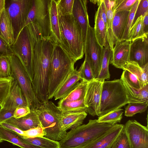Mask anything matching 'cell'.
<instances>
[{
  "label": "cell",
  "mask_w": 148,
  "mask_h": 148,
  "mask_svg": "<svg viewBox=\"0 0 148 148\" xmlns=\"http://www.w3.org/2000/svg\"><path fill=\"white\" fill-rule=\"evenodd\" d=\"M120 79L131 87L136 90H140L143 86L135 76L126 70H123Z\"/></svg>",
  "instance_id": "37"
},
{
  "label": "cell",
  "mask_w": 148,
  "mask_h": 148,
  "mask_svg": "<svg viewBox=\"0 0 148 148\" xmlns=\"http://www.w3.org/2000/svg\"><path fill=\"white\" fill-rule=\"evenodd\" d=\"M95 18L94 32L96 38L99 45L104 47L106 40V25L102 19L101 15V7L100 3L98 6Z\"/></svg>",
  "instance_id": "25"
},
{
  "label": "cell",
  "mask_w": 148,
  "mask_h": 148,
  "mask_svg": "<svg viewBox=\"0 0 148 148\" xmlns=\"http://www.w3.org/2000/svg\"><path fill=\"white\" fill-rule=\"evenodd\" d=\"M126 70L135 76L142 86L148 84V63L141 67L136 62H128L122 68Z\"/></svg>",
  "instance_id": "26"
},
{
  "label": "cell",
  "mask_w": 148,
  "mask_h": 148,
  "mask_svg": "<svg viewBox=\"0 0 148 148\" xmlns=\"http://www.w3.org/2000/svg\"><path fill=\"white\" fill-rule=\"evenodd\" d=\"M111 148H131L124 126Z\"/></svg>",
  "instance_id": "41"
},
{
  "label": "cell",
  "mask_w": 148,
  "mask_h": 148,
  "mask_svg": "<svg viewBox=\"0 0 148 148\" xmlns=\"http://www.w3.org/2000/svg\"><path fill=\"white\" fill-rule=\"evenodd\" d=\"M90 1L94 4H96L97 2V0H91Z\"/></svg>",
  "instance_id": "52"
},
{
  "label": "cell",
  "mask_w": 148,
  "mask_h": 148,
  "mask_svg": "<svg viewBox=\"0 0 148 148\" xmlns=\"http://www.w3.org/2000/svg\"><path fill=\"white\" fill-rule=\"evenodd\" d=\"M30 112L31 109L28 106L19 107L14 110L13 117L19 119L26 116Z\"/></svg>",
  "instance_id": "45"
},
{
  "label": "cell",
  "mask_w": 148,
  "mask_h": 148,
  "mask_svg": "<svg viewBox=\"0 0 148 148\" xmlns=\"http://www.w3.org/2000/svg\"><path fill=\"white\" fill-rule=\"evenodd\" d=\"M13 54L10 47L0 37V57H9Z\"/></svg>",
  "instance_id": "46"
},
{
  "label": "cell",
  "mask_w": 148,
  "mask_h": 148,
  "mask_svg": "<svg viewBox=\"0 0 148 148\" xmlns=\"http://www.w3.org/2000/svg\"><path fill=\"white\" fill-rule=\"evenodd\" d=\"M130 11L114 12L112 23V32L114 46L117 42L120 40L122 37Z\"/></svg>",
  "instance_id": "20"
},
{
  "label": "cell",
  "mask_w": 148,
  "mask_h": 148,
  "mask_svg": "<svg viewBox=\"0 0 148 148\" xmlns=\"http://www.w3.org/2000/svg\"><path fill=\"white\" fill-rule=\"evenodd\" d=\"M24 131L41 126L38 116L35 110L26 116L19 119L11 118L5 122Z\"/></svg>",
  "instance_id": "19"
},
{
  "label": "cell",
  "mask_w": 148,
  "mask_h": 148,
  "mask_svg": "<svg viewBox=\"0 0 148 148\" xmlns=\"http://www.w3.org/2000/svg\"><path fill=\"white\" fill-rule=\"evenodd\" d=\"M85 60L89 64L95 79L97 78L101 68L103 54V47L99 44L96 38L94 28L88 27L84 47Z\"/></svg>",
  "instance_id": "10"
},
{
  "label": "cell",
  "mask_w": 148,
  "mask_h": 148,
  "mask_svg": "<svg viewBox=\"0 0 148 148\" xmlns=\"http://www.w3.org/2000/svg\"><path fill=\"white\" fill-rule=\"evenodd\" d=\"M143 17L141 16L138 17L131 27L129 33L128 40L132 41L138 38L146 35L144 34L142 30Z\"/></svg>",
  "instance_id": "35"
},
{
  "label": "cell",
  "mask_w": 148,
  "mask_h": 148,
  "mask_svg": "<svg viewBox=\"0 0 148 148\" xmlns=\"http://www.w3.org/2000/svg\"><path fill=\"white\" fill-rule=\"evenodd\" d=\"M131 148H148L147 127L136 120H129L124 125Z\"/></svg>",
  "instance_id": "12"
},
{
  "label": "cell",
  "mask_w": 148,
  "mask_h": 148,
  "mask_svg": "<svg viewBox=\"0 0 148 148\" xmlns=\"http://www.w3.org/2000/svg\"><path fill=\"white\" fill-rule=\"evenodd\" d=\"M142 30L144 35L148 34V13H147L143 17Z\"/></svg>",
  "instance_id": "49"
},
{
  "label": "cell",
  "mask_w": 148,
  "mask_h": 148,
  "mask_svg": "<svg viewBox=\"0 0 148 148\" xmlns=\"http://www.w3.org/2000/svg\"><path fill=\"white\" fill-rule=\"evenodd\" d=\"M51 0H32L24 27L31 22L36 24L44 38H51L49 16Z\"/></svg>",
  "instance_id": "8"
},
{
  "label": "cell",
  "mask_w": 148,
  "mask_h": 148,
  "mask_svg": "<svg viewBox=\"0 0 148 148\" xmlns=\"http://www.w3.org/2000/svg\"><path fill=\"white\" fill-rule=\"evenodd\" d=\"M130 102L128 93L121 79L104 81L99 117L121 108Z\"/></svg>",
  "instance_id": "5"
},
{
  "label": "cell",
  "mask_w": 148,
  "mask_h": 148,
  "mask_svg": "<svg viewBox=\"0 0 148 148\" xmlns=\"http://www.w3.org/2000/svg\"><path fill=\"white\" fill-rule=\"evenodd\" d=\"M3 141L0 138V143L2 142Z\"/></svg>",
  "instance_id": "53"
},
{
  "label": "cell",
  "mask_w": 148,
  "mask_h": 148,
  "mask_svg": "<svg viewBox=\"0 0 148 148\" xmlns=\"http://www.w3.org/2000/svg\"><path fill=\"white\" fill-rule=\"evenodd\" d=\"M78 71L81 80L89 82L95 79L89 64L85 60Z\"/></svg>",
  "instance_id": "38"
},
{
  "label": "cell",
  "mask_w": 148,
  "mask_h": 148,
  "mask_svg": "<svg viewBox=\"0 0 148 148\" xmlns=\"http://www.w3.org/2000/svg\"><path fill=\"white\" fill-rule=\"evenodd\" d=\"M81 80L79 76L77 68L69 75L55 93V100L62 99L74 89Z\"/></svg>",
  "instance_id": "21"
},
{
  "label": "cell",
  "mask_w": 148,
  "mask_h": 148,
  "mask_svg": "<svg viewBox=\"0 0 148 148\" xmlns=\"http://www.w3.org/2000/svg\"><path fill=\"white\" fill-rule=\"evenodd\" d=\"M105 80L97 79L88 82L84 102L87 112L91 115L99 116L102 87Z\"/></svg>",
  "instance_id": "11"
},
{
  "label": "cell",
  "mask_w": 148,
  "mask_h": 148,
  "mask_svg": "<svg viewBox=\"0 0 148 148\" xmlns=\"http://www.w3.org/2000/svg\"><path fill=\"white\" fill-rule=\"evenodd\" d=\"M11 64L9 57H0V78L11 77Z\"/></svg>",
  "instance_id": "39"
},
{
  "label": "cell",
  "mask_w": 148,
  "mask_h": 148,
  "mask_svg": "<svg viewBox=\"0 0 148 148\" xmlns=\"http://www.w3.org/2000/svg\"><path fill=\"white\" fill-rule=\"evenodd\" d=\"M0 37L10 46L15 41L12 25L5 8L0 17Z\"/></svg>",
  "instance_id": "23"
},
{
  "label": "cell",
  "mask_w": 148,
  "mask_h": 148,
  "mask_svg": "<svg viewBox=\"0 0 148 148\" xmlns=\"http://www.w3.org/2000/svg\"><path fill=\"white\" fill-rule=\"evenodd\" d=\"M139 1V0H136V1L133 4L130 11L123 36L119 41H123L128 40L129 32L132 26L134 17L135 13Z\"/></svg>",
  "instance_id": "40"
},
{
  "label": "cell",
  "mask_w": 148,
  "mask_h": 148,
  "mask_svg": "<svg viewBox=\"0 0 148 148\" xmlns=\"http://www.w3.org/2000/svg\"><path fill=\"white\" fill-rule=\"evenodd\" d=\"M87 4V0H74L72 13L81 28L85 43L87 30L90 26Z\"/></svg>",
  "instance_id": "17"
},
{
  "label": "cell",
  "mask_w": 148,
  "mask_h": 148,
  "mask_svg": "<svg viewBox=\"0 0 148 148\" xmlns=\"http://www.w3.org/2000/svg\"><path fill=\"white\" fill-rule=\"evenodd\" d=\"M106 9L107 17L106 40L110 49L114 47L113 43L112 23L114 15V7L115 0H103Z\"/></svg>",
  "instance_id": "27"
},
{
  "label": "cell",
  "mask_w": 148,
  "mask_h": 148,
  "mask_svg": "<svg viewBox=\"0 0 148 148\" xmlns=\"http://www.w3.org/2000/svg\"><path fill=\"white\" fill-rule=\"evenodd\" d=\"M26 106L27 105L22 91L13 78L8 95L1 108L14 110L18 107Z\"/></svg>",
  "instance_id": "16"
},
{
  "label": "cell",
  "mask_w": 148,
  "mask_h": 148,
  "mask_svg": "<svg viewBox=\"0 0 148 148\" xmlns=\"http://www.w3.org/2000/svg\"><path fill=\"white\" fill-rule=\"evenodd\" d=\"M100 3L101 7V17L102 20L106 26L107 23V17L105 6L103 0H100Z\"/></svg>",
  "instance_id": "50"
},
{
  "label": "cell",
  "mask_w": 148,
  "mask_h": 148,
  "mask_svg": "<svg viewBox=\"0 0 148 148\" xmlns=\"http://www.w3.org/2000/svg\"><path fill=\"white\" fill-rule=\"evenodd\" d=\"M148 105V103L130 102L125 108V115L131 117L136 114L143 112L147 110Z\"/></svg>",
  "instance_id": "33"
},
{
  "label": "cell",
  "mask_w": 148,
  "mask_h": 148,
  "mask_svg": "<svg viewBox=\"0 0 148 148\" xmlns=\"http://www.w3.org/2000/svg\"><path fill=\"white\" fill-rule=\"evenodd\" d=\"M49 16L51 37L55 43L60 44L61 39L59 18L55 0H51Z\"/></svg>",
  "instance_id": "22"
},
{
  "label": "cell",
  "mask_w": 148,
  "mask_h": 148,
  "mask_svg": "<svg viewBox=\"0 0 148 148\" xmlns=\"http://www.w3.org/2000/svg\"><path fill=\"white\" fill-rule=\"evenodd\" d=\"M1 107L0 106V109H1Z\"/></svg>",
  "instance_id": "54"
},
{
  "label": "cell",
  "mask_w": 148,
  "mask_h": 148,
  "mask_svg": "<svg viewBox=\"0 0 148 148\" xmlns=\"http://www.w3.org/2000/svg\"><path fill=\"white\" fill-rule=\"evenodd\" d=\"M6 0H0V17L5 8Z\"/></svg>",
  "instance_id": "51"
},
{
  "label": "cell",
  "mask_w": 148,
  "mask_h": 148,
  "mask_svg": "<svg viewBox=\"0 0 148 148\" xmlns=\"http://www.w3.org/2000/svg\"><path fill=\"white\" fill-rule=\"evenodd\" d=\"M58 16L71 14L74 0H56Z\"/></svg>",
  "instance_id": "36"
},
{
  "label": "cell",
  "mask_w": 148,
  "mask_h": 148,
  "mask_svg": "<svg viewBox=\"0 0 148 148\" xmlns=\"http://www.w3.org/2000/svg\"><path fill=\"white\" fill-rule=\"evenodd\" d=\"M136 0H115L114 11H130Z\"/></svg>",
  "instance_id": "42"
},
{
  "label": "cell",
  "mask_w": 148,
  "mask_h": 148,
  "mask_svg": "<svg viewBox=\"0 0 148 148\" xmlns=\"http://www.w3.org/2000/svg\"><path fill=\"white\" fill-rule=\"evenodd\" d=\"M24 132V134L23 137L29 138L44 136L46 135V133L44 131V129L41 126Z\"/></svg>",
  "instance_id": "44"
},
{
  "label": "cell",
  "mask_w": 148,
  "mask_h": 148,
  "mask_svg": "<svg viewBox=\"0 0 148 148\" xmlns=\"http://www.w3.org/2000/svg\"><path fill=\"white\" fill-rule=\"evenodd\" d=\"M87 115L85 112H62L59 119L62 130L66 132L77 127L82 125Z\"/></svg>",
  "instance_id": "18"
},
{
  "label": "cell",
  "mask_w": 148,
  "mask_h": 148,
  "mask_svg": "<svg viewBox=\"0 0 148 148\" xmlns=\"http://www.w3.org/2000/svg\"><path fill=\"white\" fill-rule=\"evenodd\" d=\"M147 13H148V0H139L132 26L138 17L141 16L143 17Z\"/></svg>",
  "instance_id": "43"
},
{
  "label": "cell",
  "mask_w": 148,
  "mask_h": 148,
  "mask_svg": "<svg viewBox=\"0 0 148 148\" xmlns=\"http://www.w3.org/2000/svg\"><path fill=\"white\" fill-rule=\"evenodd\" d=\"M13 78H0V106L2 107L8 96Z\"/></svg>",
  "instance_id": "34"
},
{
  "label": "cell",
  "mask_w": 148,
  "mask_h": 148,
  "mask_svg": "<svg viewBox=\"0 0 148 148\" xmlns=\"http://www.w3.org/2000/svg\"><path fill=\"white\" fill-rule=\"evenodd\" d=\"M10 47L13 54L20 59L32 83L33 74L32 60L34 47L27 26L19 34Z\"/></svg>",
  "instance_id": "7"
},
{
  "label": "cell",
  "mask_w": 148,
  "mask_h": 148,
  "mask_svg": "<svg viewBox=\"0 0 148 148\" xmlns=\"http://www.w3.org/2000/svg\"><path fill=\"white\" fill-rule=\"evenodd\" d=\"M75 63L60 44H55L49 67V100L53 97L56 91L74 70Z\"/></svg>",
  "instance_id": "3"
},
{
  "label": "cell",
  "mask_w": 148,
  "mask_h": 148,
  "mask_svg": "<svg viewBox=\"0 0 148 148\" xmlns=\"http://www.w3.org/2000/svg\"><path fill=\"white\" fill-rule=\"evenodd\" d=\"M14 112V110H8L1 108L0 109V123L13 117Z\"/></svg>",
  "instance_id": "47"
},
{
  "label": "cell",
  "mask_w": 148,
  "mask_h": 148,
  "mask_svg": "<svg viewBox=\"0 0 148 148\" xmlns=\"http://www.w3.org/2000/svg\"><path fill=\"white\" fill-rule=\"evenodd\" d=\"M88 82L81 80L76 87L68 95L60 100V102L79 101L84 98Z\"/></svg>",
  "instance_id": "29"
},
{
  "label": "cell",
  "mask_w": 148,
  "mask_h": 148,
  "mask_svg": "<svg viewBox=\"0 0 148 148\" xmlns=\"http://www.w3.org/2000/svg\"><path fill=\"white\" fill-rule=\"evenodd\" d=\"M11 67V77L17 82L25 97L31 110H35L39 106V102L33 88L32 83L21 62L15 55L9 57Z\"/></svg>",
  "instance_id": "6"
},
{
  "label": "cell",
  "mask_w": 148,
  "mask_h": 148,
  "mask_svg": "<svg viewBox=\"0 0 148 148\" xmlns=\"http://www.w3.org/2000/svg\"><path fill=\"white\" fill-rule=\"evenodd\" d=\"M112 51L110 49L106 40V44L103 47V54L102 61L101 70L97 79L100 80L109 79L110 74L109 70V66L111 58Z\"/></svg>",
  "instance_id": "28"
},
{
  "label": "cell",
  "mask_w": 148,
  "mask_h": 148,
  "mask_svg": "<svg viewBox=\"0 0 148 148\" xmlns=\"http://www.w3.org/2000/svg\"><path fill=\"white\" fill-rule=\"evenodd\" d=\"M0 138L7 141L21 148H40L26 142L17 133L6 129L0 125Z\"/></svg>",
  "instance_id": "24"
},
{
  "label": "cell",
  "mask_w": 148,
  "mask_h": 148,
  "mask_svg": "<svg viewBox=\"0 0 148 148\" xmlns=\"http://www.w3.org/2000/svg\"><path fill=\"white\" fill-rule=\"evenodd\" d=\"M131 41L127 40L117 42L112 51L110 64L115 67L122 69L129 62L130 46Z\"/></svg>",
  "instance_id": "14"
},
{
  "label": "cell",
  "mask_w": 148,
  "mask_h": 148,
  "mask_svg": "<svg viewBox=\"0 0 148 148\" xmlns=\"http://www.w3.org/2000/svg\"><path fill=\"white\" fill-rule=\"evenodd\" d=\"M123 109L120 108L99 116L97 119L99 123H107L113 125L119 123L122 118Z\"/></svg>",
  "instance_id": "32"
},
{
  "label": "cell",
  "mask_w": 148,
  "mask_h": 148,
  "mask_svg": "<svg viewBox=\"0 0 148 148\" xmlns=\"http://www.w3.org/2000/svg\"><path fill=\"white\" fill-rule=\"evenodd\" d=\"M32 0H6L5 10L11 21L15 41L24 27Z\"/></svg>",
  "instance_id": "9"
},
{
  "label": "cell",
  "mask_w": 148,
  "mask_h": 148,
  "mask_svg": "<svg viewBox=\"0 0 148 148\" xmlns=\"http://www.w3.org/2000/svg\"><path fill=\"white\" fill-rule=\"evenodd\" d=\"M0 125L6 129L15 132L21 136H23L24 135V133L23 131L11 124L3 122L0 123Z\"/></svg>",
  "instance_id": "48"
},
{
  "label": "cell",
  "mask_w": 148,
  "mask_h": 148,
  "mask_svg": "<svg viewBox=\"0 0 148 148\" xmlns=\"http://www.w3.org/2000/svg\"><path fill=\"white\" fill-rule=\"evenodd\" d=\"M99 123L97 119L89 120L88 123L72 129L59 141L60 148H81L94 141L113 126Z\"/></svg>",
  "instance_id": "4"
},
{
  "label": "cell",
  "mask_w": 148,
  "mask_h": 148,
  "mask_svg": "<svg viewBox=\"0 0 148 148\" xmlns=\"http://www.w3.org/2000/svg\"><path fill=\"white\" fill-rule=\"evenodd\" d=\"M58 106L63 113L81 112H87V108L84 104V99L79 101L68 102L59 101Z\"/></svg>",
  "instance_id": "30"
},
{
  "label": "cell",
  "mask_w": 148,
  "mask_h": 148,
  "mask_svg": "<svg viewBox=\"0 0 148 148\" xmlns=\"http://www.w3.org/2000/svg\"><path fill=\"white\" fill-rule=\"evenodd\" d=\"M124 127L116 124L94 141L81 148H111Z\"/></svg>",
  "instance_id": "15"
},
{
  "label": "cell",
  "mask_w": 148,
  "mask_h": 148,
  "mask_svg": "<svg viewBox=\"0 0 148 148\" xmlns=\"http://www.w3.org/2000/svg\"><path fill=\"white\" fill-rule=\"evenodd\" d=\"M21 136L26 142L40 148H60L59 142L51 140L44 136L33 138Z\"/></svg>",
  "instance_id": "31"
},
{
  "label": "cell",
  "mask_w": 148,
  "mask_h": 148,
  "mask_svg": "<svg viewBox=\"0 0 148 148\" xmlns=\"http://www.w3.org/2000/svg\"><path fill=\"white\" fill-rule=\"evenodd\" d=\"M59 18L61 39L59 44L75 62L84 54L85 42L82 29L72 14Z\"/></svg>",
  "instance_id": "2"
},
{
  "label": "cell",
  "mask_w": 148,
  "mask_h": 148,
  "mask_svg": "<svg viewBox=\"0 0 148 148\" xmlns=\"http://www.w3.org/2000/svg\"><path fill=\"white\" fill-rule=\"evenodd\" d=\"M56 43L51 38L36 44L32 60L33 88L40 103L49 101L48 78L51 56Z\"/></svg>",
  "instance_id": "1"
},
{
  "label": "cell",
  "mask_w": 148,
  "mask_h": 148,
  "mask_svg": "<svg viewBox=\"0 0 148 148\" xmlns=\"http://www.w3.org/2000/svg\"><path fill=\"white\" fill-rule=\"evenodd\" d=\"M148 35L138 38L130 45L129 61H133L142 67L148 63Z\"/></svg>",
  "instance_id": "13"
}]
</instances>
